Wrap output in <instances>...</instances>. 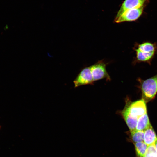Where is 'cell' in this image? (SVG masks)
Returning a JSON list of instances; mask_svg holds the SVG:
<instances>
[{
    "mask_svg": "<svg viewBox=\"0 0 157 157\" xmlns=\"http://www.w3.org/2000/svg\"><path fill=\"white\" fill-rule=\"evenodd\" d=\"M142 99L148 102L153 99L157 93V74L145 80H140Z\"/></svg>",
    "mask_w": 157,
    "mask_h": 157,
    "instance_id": "obj_1",
    "label": "cell"
},
{
    "mask_svg": "<svg viewBox=\"0 0 157 157\" xmlns=\"http://www.w3.org/2000/svg\"><path fill=\"white\" fill-rule=\"evenodd\" d=\"M125 105L131 115L138 119L147 113L146 102L142 99L132 102L127 100Z\"/></svg>",
    "mask_w": 157,
    "mask_h": 157,
    "instance_id": "obj_2",
    "label": "cell"
},
{
    "mask_svg": "<svg viewBox=\"0 0 157 157\" xmlns=\"http://www.w3.org/2000/svg\"><path fill=\"white\" fill-rule=\"evenodd\" d=\"M90 67L94 81L104 78L110 80L106 69V65L103 62H99Z\"/></svg>",
    "mask_w": 157,
    "mask_h": 157,
    "instance_id": "obj_3",
    "label": "cell"
},
{
    "mask_svg": "<svg viewBox=\"0 0 157 157\" xmlns=\"http://www.w3.org/2000/svg\"><path fill=\"white\" fill-rule=\"evenodd\" d=\"M144 8V6L128 10L118 18L115 19V21L116 22L118 23L136 20L142 14Z\"/></svg>",
    "mask_w": 157,
    "mask_h": 157,
    "instance_id": "obj_4",
    "label": "cell"
},
{
    "mask_svg": "<svg viewBox=\"0 0 157 157\" xmlns=\"http://www.w3.org/2000/svg\"><path fill=\"white\" fill-rule=\"evenodd\" d=\"M94 81L90 67L83 69L73 82L75 87L92 84Z\"/></svg>",
    "mask_w": 157,
    "mask_h": 157,
    "instance_id": "obj_5",
    "label": "cell"
},
{
    "mask_svg": "<svg viewBox=\"0 0 157 157\" xmlns=\"http://www.w3.org/2000/svg\"><path fill=\"white\" fill-rule=\"evenodd\" d=\"M147 0H125L117 12L115 19L121 16L125 11L144 6Z\"/></svg>",
    "mask_w": 157,
    "mask_h": 157,
    "instance_id": "obj_6",
    "label": "cell"
},
{
    "mask_svg": "<svg viewBox=\"0 0 157 157\" xmlns=\"http://www.w3.org/2000/svg\"><path fill=\"white\" fill-rule=\"evenodd\" d=\"M121 113L130 132L136 131L138 119L133 117L131 115L126 105L122 111Z\"/></svg>",
    "mask_w": 157,
    "mask_h": 157,
    "instance_id": "obj_7",
    "label": "cell"
},
{
    "mask_svg": "<svg viewBox=\"0 0 157 157\" xmlns=\"http://www.w3.org/2000/svg\"><path fill=\"white\" fill-rule=\"evenodd\" d=\"M144 131V142L148 146L154 144L157 140V137L151 125Z\"/></svg>",
    "mask_w": 157,
    "mask_h": 157,
    "instance_id": "obj_8",
    "label": "cell"
},
{
    "mask_svg": "<svg viewBox=\"0 0 157 157\" xmlns=\"http://www.w3.org/2000/svg\"><path fill=\"white\" fill-rule=\"evenodd\" d=\"M135 49L141 52L148 53H155L157 50V47L155 43L149 42H145L137 45Z\"/></svg>",
    "mask_w": 157,
    "mask_h": 157,
    "instance_id": "obj_9",
    "label": "cell"
},
{
    "mask_svg": "<svg viewBox=\"0 0 157 157\" xmlns=\"http://www.w3.org/2000/svg\"><path fill=\"white\" fill-rule=\"evenodd\" d=\"M151 124L147 113L140 117L138 119L136 130L144 131Z\"/></svg>",
    "mask_w": 157,
    "mask_h": 157,
    "instance_id": "obj_10",
    "label": "cell"
},
{
    "mask_svg": "<svg viewBox=\"0 0 157 157\" xmlns=\"http://www.w3.org/2000/svg\"><path fill=\"white\" fill-rule=\"evenodd\" d=\"M136 61L138 62H146L149 63L154 57L155 53H146L135 49Z\"/></svg>",
    "mask_w": 157,
    "mask_h": 157,
    "instance_id": "obj_11",
    "label": "cell"
},
{
    "mask_svg": "<svg viewBox=\"0 0 157 157\" xmlns=\"http://www.w3.org/2000/svg\"><path fill=\"white\" fill-rule=\"evenodd\" d=\"M135 148L138 157H143L147 150L148 146L144 142L135 143Z\"/></svg>",
    "mask_w": 157,
    "mask_h": 157,
    "instance_id": "obj_12",
    "label": "cell"
},
{
    "mask_svg": "<svg viewBox=\"0 0 157 157\" xmlns=\"http://www.w3.org/2000/svg\"><path fill=\"white\" fill-rule=\"evenodd\" d=\"M131 133L132 140L135 143L144 142V131L136 130Z\"/></svg>",
    "mask_w": 157,
    "mask_h": 157,
    "instance_id": "obj_13",
    "label": "cell"
},
{
    "mask_svg": "<svg viewBox=\"0 0 157 157\" xmlns=\"http://www.w3.org/2000/svg\"><path fill=\"white\" fill-rule=\"evenodd\" d=\"M143 157H157V151L154 144L147 147L146 153Z\"/></svg>",
    "mask_w": 157,
    "mask_h": 157,
    "instance_id": "obj_14",
    "label": "cell"
},
{
    "mask_svg": "<svg viewBox=\"0 0 157 157\" xmlns=\"http://www.w3.org/2000/svg\"><path fill=\"white\" fill-rule=\"evenodd\" d=\"M154 144L156 150L157 151V140L155 142Z\"/></svg>",
    "mask_w": 157,
    "mask_h": 157,
    "instance_id": "obj_15",
    "label": "cell"
},
{
    "mask_svg": "<svg viewBox=\"0 0 157 157\" xmlns=\"http://www.w3.org/2000/svg\"><path fill=\"white\" fill-rule=\"evenodd\" d=\"M1 128V125H0V129Z\"/></svg>",
    "mask_w": 157,
    "mask_h": 157,
    "instance_id": "obj_16",
    "label": "cell"
}]
</instances>
